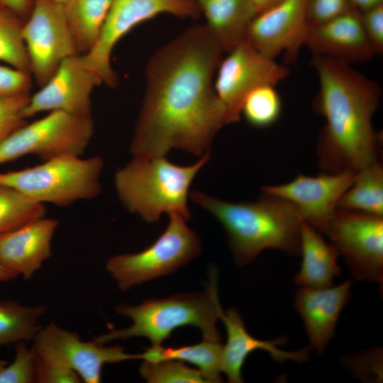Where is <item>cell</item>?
I'll use <instances>...</instances> for the list:
<instances>
[{
	"label": "cell",
	"mask_w": 383,
	"mask_h": 383,
	"mask_svg": "<svg viewBox=\"0 0 383 383\" xmlns=\"http://www.w3.org/2000/svg\"><path fill=\"white\" fill-rule=\"evenodd\" d=\"M91 116L55 111L26 123L0 142V165L23 155L48 160L63 155L81 156L93 135Z\"/></svg>",
	"instance_id": "ba28073f"
},
{
	"label": "cell",
	"mask_w": 383,
	"mask_h": 383,
	"mask_svg": "<svg viewBox=\"0 0 383 383\" xmlns=\"http://www.w3.org/2000/svg\"><path fill=\"white\" fill-rule=\"evenodd\" d=\"M15 357L0 370V383L36 382L35 370L38 353L34 345L28 347L23 342L16 343Z\"/></svg>",
	"instance_id": "4dcf8cb0"
},
{
	"label": "cell",
	"mask_w": 383,
	"mask_h": 383,
	"mask_svg": "<svg viewBox=\"0 0 383 383\" xmlns=\"http://www.w3.org/2000/svg\"><path fill=\"white\" fill-rule=\"evenodd\" d=\"M353 8L350 0H308L306 15L309 26L323 23Z\"/></svg>",
	"instance_id": "d6a6232c"
},
{
	"label": "cell",
	"mask_w": 383,
	"mask_h": 383,
	"mask_svg": "<svg viewBox=\"0 0 383 383\" xmlns=\"http://www.w3.org/2000/svg\"><path fill=\"white\" fill-rule=\"evenodd\" d=\"M112 0H67L65 16L79 53L88 52L96 44Z\"/></svg>",
	"instance_id": "cb8c5ba5"
},
{
	"label": "cell",
	"mask_w": 383,
	"mask_h": 383,
	"mask_svg": "<svg viewBox=\"0 0 383 383\" xmlns=\"http://www.w3.org/2000/svg\"><path fill=\"white\" fill-rule=\"evenodd\" d=\"M308 0H282L258 13L250 23L245 40L267 57L284 54L294 62L305 45L309 28Z\"/></svg>",
	"instance_id": "9a60e30c"
},
{
	"label": "cell",
	"mask_w": 383,
	"mask_h": 383,
	"mask_svg": "<svg viewBox=\"0 0 383 383\" xmlns=\"http://www.w3.org/2000/svg\"><path fill=\"white\" fill-rule=\"evenodd\" d=\"M301 267L294 277L299 287L326 288L341 273L337 248L327 243L321 233L301 218Z\"/></svg>",
	"instance_id": "44dd1931"
},
{
	"label": "cell",
	"mask_w": 383,
	"mask_h": 383,
	"mask_svg": "<svg viewBox=\"0 0 383 383\" xmlns=\"http://www.w3.org/2000/svg\"><path fill=\"white\" fill-rule=\"evenodd\" d=\"M222 350L221 341L204 339L194 345L177 348L151 346L139 356L140 360L146 361L177 360L192 364L201 372L207 382L216 383L222 382Z\"/></svg>",
	"instance_id": "603a6c76"
},
{
	"label": "cell",
	"mask_w": 383,
	"mask_h": 383,
	"mask_svg": "<svg viewBox=\"0 0 383 383\" xmlns=\"http://www.w3.org/2000/svg\"><path fill=\"white\" fill-rule=\"evenodd\" d=\"M22 35L31 77L40 87L65 59L79 54L62 4L34 0L30 15L24 21Z\"/></svg>",
	"instance_id": "8fae6325"
},
{
	"label": "cell",
	"mask_w": 383,
	"mask_h": 383,
	"mask_svg": "<svg viewBox=\"0 0 383 383\" xmlns=\"http://www.w3.org/2000/svg\"><path fill=\"white\" fill-rule=\"evenodd\" d=\"M32 77L11 66L0 65V96L30 94Z\"/></svg>",
	"instance_id": "e575fe53"
},
{
	"label": "cell",
	"mask_w": 383,
	"mask_h": 383,
	"mask_svg": "<svg viewBox=\"0 0 383 383\" xmlns=\"http://www.w3.org/2000/svg\"><path fill=\"white\" fill-rule=\"evenodd\" d=\"M228 53L218 67L213 87L229 124L240 120L243 102L250 91L263 85L275 86L289 75V70L245 40Z\"/></svg>",
	"instance_id": "7c38bea8"
},
{
	"label": "cell",
	"mask_w": 383,
	"mask_h": 383,
	"mask_svg": "<svg viewBox=\"0 0 383 383\" xmlns=\"http://www.w3.org/2000/svg\"><path fill=\"white\" fill-rule=\"evenodd\" d=\"M282 104L273 85L260 86L245 98L240 111L245 121L256 128L272 126L279 118Z\"/></svg>",
	"instance_id": "f1b7e54d"
},
{
	"label": "cell",
	"mask_w": 383,
	"mask_h": 383,
	"mask_svg": "<svg viewBox=\"0 0 383 383\" xmlns=\"http://www.w3.org/2000/svg\"><path fill=\"white\" fill-rule=\"evenodd\" d=\"M23 23L13 12L0 7V61L30 74V60L22 35Z\"/></svg>",
	"instance_id": "83f0119b"
},
{
	"label": "cell",
	"mask_w": 383,
	"mask_h": 383,
	"mask_svg": "<svg viewBox=\"0 0 383 383\" xmlns=\"http://www.w3.org/2000/svg\"><path fill=\"white\" fill-rule=\"evenodd\" d=\"M206 291L148 299L138 305L120 304L116 307L121 316L132 320L128 328L111 329L94 340L107 344L116 340L145 337L151 346L162 345L173 331L185 326L198 328L204 339L221 341L216 328L221 306L217 292L216 272H211Z\"/></svg>",
	"instance_id": "277c9868"
},
{
	"label": "cell",
	"mask_w": 383,
	"mask_h": 383,
	"mask_svg": "<svg viewBox=\"0 0 383 383\" xmlns=\"http://www.w3.org/2000/svg\"><path fill=\"white\" fill-rule=\"evenodd\" d=\"M356 174L351 171L313 177L299 174L288 183L263 186L261 189L262 193L291 203L304 221L323 234L338 209V201L352 185Z\"/></svg>",
	"instance_id": "5bb4252c"
},
{
	"label": "cell",
	"mask_w": 383,
	"mask_h": 383,
	"mask_svg": "<svg viewBox=\"0 0 383 383\" xmlns=\"http://www.w3.org/2000/svg\"><path fill=\"white\" fill-rule=\"evenodd\" d=\"M58 221L44 217L0 235V265L13 278L30 279L51 255Z\"/></svg>",
	"instance_id": "d6986e66"
},
{
	"label": "cell",
	"mask_w": 383,
	"mask_h": 383,
	"mask_svg": "<svg viewBox=\"0 0 383 383\" xmlns=\"http://www.w3.org/2000/svg\"><path fill=\"white\" fill-rule=\"evenodd\" d=\"M33 341L40 356L73 370L85 383L100 382L106 364L139 360V354L126 353L122 346L83 341L77 333L55 323L40 328Z\"/></svg>",
	"instance_id": "4fadbf2b"
},
{
	"label": "cell",
	"mask_w": 383,
	"mask_h": 383,
	"mask_svg": "<svg viewBox=\"0 0 383 383\" xmlns=\"http://www.w3.org/2000/svg\"><path fill=\"white\" fill-rule=\"evenodd\" d=\"M102 83L88 69L82 55L65 59L53 75L31 95L23 111L26 118L44 111H60L67 113L91 116V96L94 89Z\"/></svg>",
	"instance_id": "2e32d148"
},
{
	"label": "cell",
	"mask_w": 383,
	"mask_h": 383,
	"mask_svg": "<svg viewBox=\"0 0 383 383\" xmlns=\"http://www.w3.org/2000/svg\"><path fill=\"white\" fill-rule=\"evenodd\" d=\"M34 1V0H33ZM49 1H54V2H56V3H59V4H64L67 0H49Z\"/></svg>",
	"instance_id": "60d3db41"
},
{
	"label": "cell",
	"mask_w": 383,
	"mask_h": 383,
	"mask_svg": "<svg viewBox=\"0 0 383 383\" xmlns=\"http://www.w3.org/2000/svg\"><path fill=\"white\" fill-rule=\"evenodd\" d=\"M350 2L353 8L359 12H363L383 4V0H350Z\"/></svg>",
	"instance_id": "74e56055"
},
{
	"label": "cell",
	"mask_w": 383,
	"mask_h": 383,
	"mask_svg": "<svg viewBox=\"0 0 383 383\" xmlns=\"http://www.w3.org/2000/svg\"><path fill=\"white\" fill-rule=\"evenodd\" d=\"M43 204L0 184V235L45 216Z\"/></svg>",
	"instance_id": "4316f807"
},
{
	"label": "cell",
	"mask_w": 383,
	"mask_h": 383,
	"mask_svg": "<svg viewBox=\"0 0 383 383\" xmlns=\"http://www.w3.org/2000/svg\"><path fill=\"white\" fill-rule=\"evenodd\" d=\"M33 0H0V7L9 10L25 21L31 11Z\"/></svg>",
	"instance_id": "8d00e7d4"
},
{
	"label": "cell",
	"mask_w": 383,
	"mask_h": 383,
	"mask_svg": "<svg viewBox=\"0 0 383 383\" xmlns=\"http://www.w3.org/2000/svg\"><path fill=\"white\" fill-rule=\"evenodd\" d=\"M164 13L183 18H197L201 14L193 0H112L97 42L82 55L85 66L102 83L115 87L118 78L111 65L114 47L135 26Z\"/></svg>",
	"instance_id": "9c48e42d"
},
{
	"label": "cell",
	"mask_w": 383,
	"mask_h": 383,
	"mask_svg": "<svg viewBox=\"0 0 383 383\" xmlns=\"http://www.w3.org/2000/svg\"><path fill=\"white\" fill-rule=\"evenodd\" d=\"M218 317L223 323L227 333L226 343L223 345L222 350L221 372L226 374L231 383L243 382V365L248 355L257 350L268 353L278 363L288 360L301 363L309 360L310 346L288 351L280 348L287 342L285 336L270 340H262L253 337L246 330L240 313L234 308L224 311L220 306Z\"/></svg>",
	"instance_id": "e0dca14e"
},
{
	"label": "cell",
	"mask_w": 383,
	"mask_h": 383,
	"mask_svg": "<svg viewBox=\"0 0 383 383\" xmlns=\"http://www.w3.org/2000/svg\"><path fill=\"white\" fill-rule=\"evenodd\" d=\"M30 97V93L0 96V142L26 123L23 111Z\"/></svg>",
	"instance_id": "1f68e13d"
},
{
	"label": "cell",
	"mask_w": 383,
	"mask_h": 383,
	"mask_svg": "<svg viewBox=\"0 0 383 383\" xmlns=\"http://www.w3.org/2000/svg\"><path fill=\"white\" fill-rule=\"evenodd\" d=\"M11 279H13V277L0 265V281H7Z\"/></svg>",
	"instance_id": "ab89813d"
},
{
	"label": "cell",
	"mask_w": 383,
	"mask_h": 383,
	"mask_svg": "<svg viewBox=\"0 0 383 383\" xmlns=\"http://www.w3.org/2000/svg\"><path fill=\"white\" fill-rule=\"evenodd\" d=\"M312 65L320 85L313 106L326 119L318 165L327 173L357 172L378 161L381 140L372 119L381 88L341 60L313 54Z\"/></svg>",
	"instance_id": "7a4b0ae2"
},
{
	"label": "cell",
	"mask_w": 383,
	"mask_h": 383,
	"mask_svg": "<svg viewBox=\"0 0 383 383\" xmlns=\"http://www.w3.org/2000/svg\"><path fill=\"white\" fill-rule=\"evenodd\" d=\"M337 208L383 216V167L379 161L357 172Z\"/></svg>",
	"instance_id": "d4e9b609"
},
{
	"label": "cell",
	"mask_w": 383,
	"mask_h": 383,
	"mask_svg": "<svg viewBox=\"0 0 383 383\" xmlns=\"http://www.w3.org/2000/svg\"><path fill=\"white\" fill-rule=\"evenodd\" d=\"M223 50L205 25H194L148 61L145 92L131 152L163 157L173 148L202 155L226 125L213 87Z\"/></svg>",
	"instance_id": "6da1fadb"
},
{
	"label": "cell",
	"mask_w": 383,
	"mask_h": 383,
	"mask_svg": "<svg viewBox=\"0 0 383 383\" xmlns=\"http://www.w3.org/2000/svg\"><path fill=\"white\" fill-rule=\"evenodd\" d=\"M255 201L229 202L199 191L192 200L211 213L223 226L235 262H252L267 249L300 255L301 218L287 200L262 193Z\"/></svg>",
	"instance_id": "3957f363"
},
{
	"label": "cell",
	"mask_w": 383,
	"mask_h": 383,
	"mask_svg": "<svg viewBox=\"0 0 383 383\" xmlns=\"http://www.w3.org/2000/svg\"><path fill=\"white\" fill-rule=\"evenodd\" d=\"M305 45L313 54L348 63L368 60L376 54L364 32L356 9L321 24L309 26Z\"/></svg>",
	"instance_id": "ffe728a7"
},
{
	"label": "cell",
	"mask_w": 383,
	"mask_h": 383,
	"mask_svg": "<svg viewBox=\"0 0 383 383\" xmlns=\"http://www.w3.org/2000/svg\"><path fill=\"white\" fill-rule=\"evenodd\" d=\"M169 216L165 231L148 248L107 260L106 270L121 290L170 274L199 255L200 239L187 226V220L177 213Z\"/></svg>",
	"instance_id": "52a82bcc"
},
{
	"label": "cell",
	"mask_w": 383,
	"mask_h": 383,
	"mask_svg": "<svg viewBox=\"0 0 383 383\" xmlns=\"http://www.w3.org/2000/svg\"><path fill=\"white\" fill-rule=\"evenodd\" d=\"M104 161L98 156L81 158L63 155L41 165L0 173V184L42 203L65 206L96 197L101 192L99 176Z\"/></svg>",
	"instance_id": "8992f818"
},
{
	"label": "cell",
	"mask_w": 383,
	"mask_h": 383,
	"mask_svg": "<svg viewBox=\"0 0 383 383\" xmlns=\"http://www.w3.org/2000/svg\"><path fill=\"white\" fill-rule=\"evenodd\" d=\"M45 312L43 305L27 306L12 301H0V346L33 340Z\"/></svg>",
	"instance_id": "484cf974"
},
{
	"label": "cell",
	"mask_w": 383,
	"mask_h": 383,
	"mask_svg": "<svg viewBox=\"0 0 383 383\" xmlns=\"http://www.w3.org/2000/svg\"><path fill=\"white\" fill-rule=\"evenodd\" d=\"M365 35L375 54L383 52V4L360 12Z\"/></svg>",
	"instance_id": "d590c367"
},
{
	"label": "cell",
	"mask_w": 383,
	"mask_h": 383,
	"mask_svg": "<svg viewBox=\"0 0 383 383\" xmlns=\"http://www.w3.org/2000/svg\"><path fill=\"white\" fill-rule=\"evenodd\" d=\"M350 279L326 288L299 287L294 296V308L304 325L311 348L323 354L334 338L343 310L351 297Z\"/></svg>",
	"instance_id": "ac0fdd59"
},
{
	"label": "cell",
	"mask_w": 383,
	"mask_h": 383,
	"mask_svg": "<svg viewBox=\"0 0 383 383\" xmlns=\"http://www.w3.org/2000/svg\"><path fill=\"white\" fill-rule=\"evenodd\" d=\"M208 150L192 165L179 166L163 157H134L115 175L118 198L130 212L145 221H159L164 213H177L187 221L191 215L187 198L190 185L209 162Z\"/></svg>",
	"instance_id": "5b68a950"
},
{
	"label": "cell",
	"mask_w": 383,
	"mask_h": 383,
	"mask_svg": "<svg viewBox=\"0 0 383 383\" xmlns=\"http://www.w3.org/2000/svg\"><path fill=\"white\" fill-rule=\"evenodd\" d=\"M139 372L148 383L207 382L198 369L192 368L177 360H143Z\"/></svg>",
	"instance_id": "f546056e"
},
{
	"label": "cell",
	"mask_w": 383,
	"mask_h": 383,
	"mask_svg": "<svg viewBox=\"0 0 383 383\" xmlns=\"http://www.w3.org/2000/svg\"><path fill=\"white\" fill-rule=\"evenodd\" d=\"M36 382L39 383H80L79 375L73 370L41 357L38 355L36 370Z\"/></svg>",
	"instance_id": "836d02e7"
},
{
	"label": "cell",
	"mask_w": 383,
	"mask_h": 383,
	"mask_svg": "<svg viewBox=\"0 0 383 383\" xmlns=\"http://www.w3.org/2000/svg\"><path fill=\"white\" fill-rule=\"evenodd\" d=\"M282 0H253L257 13L272 6Z\"/></svg>",
	"instance_id": "f35d334b"
},
{
	"label": "cell",
	"mask_w": 383,
	"mask_h": 383,
	"mask_svg": "<svg viewBox=\"0 0 383 383\" xmlns=\"http://www.w3.org/2000/svg\"><path fill=\"white\" fill-rule=\"evenodd\" d=\"M206 19L205 25L223 52L245 40L257 14L253 0H193Z\"/></svg>",
	"instance_id": "7402d4cb"
},
{
	"label": "cell",
	"mask_w": 383,
	"mask_h": 383,
	"mask_svg": "<svg viewBox=\"0 0 383 383\" xmlns=\"http://www.w3.org/2000/svg\"><path fill=\"white\" fill-rule=\"evenodd\" d=\"M355 281L383 284V216L337 209L324 233Z\"/></svg>",
	"instance_id": "30bf717a"
}]
</instances>
